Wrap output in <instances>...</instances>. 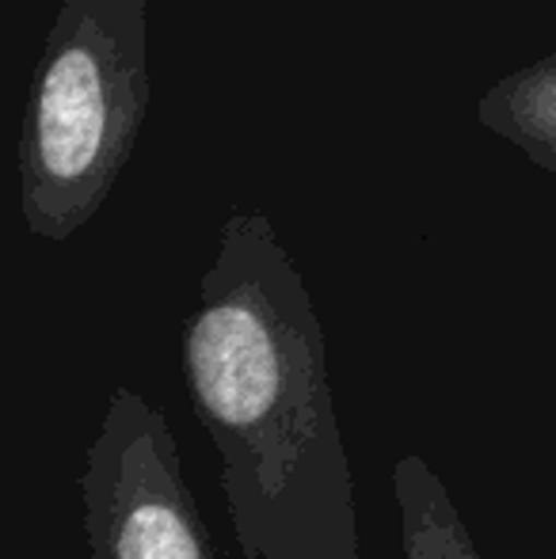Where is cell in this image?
I'll return each mask as SVG.
<instances>
[{
  "label": "cell",
  "mask_w": 556,
  "mask_h": 559,
  "mask_svg": "<svg viewBox=\"0 0 556 559\" xmlns=\"http://www.w3.org/2000/svg\"><path fill=\"white\" fill-rule=\"evenodd\" d=\"M184 381L240 559H363L317 301L260 210L217 233L184 324Z\"/></svg>",
  "instance_id": "obj_1"
},
{
  "label": "cell",
  "mask_w": 556,
  "mask_h": 559,
  "mask_svg": "<svg viewBox=\"0 0 556 559\" xmlns=\"http://www.w3.org/2000/svg\"><path fill=\"white\" fill-rule=\"evenodd\" d=\"M145 115V0H61L31 73L15 153L31 236L61 243L99 214Z\"/></svg>",
  "instance_id": "obj_2"
},
{
  "label": "cell",
  "mask_w": 556,
  "mask_h": 559,
  "mask_svg": "<svg viewBox=\"0 0 556 559\" xmlns=\"http://www.w3.org/2000/svg\"><path fill=\"white\" fill-rule=\"evenodd\" d=\"M88 559H214L168 415L115 389L81 472Z\"/></svg>",
  "instance_id": "obj_3"
},
{
  "label": "cell",
  "mask_w": 556,
  "mask_h": 559,
  "mask_svg": "<svg viewBox=\"0 0 556 559\" xmlns=\"http://www.w3.org/2000/svg\"><path fill=\"white\" fill-rule=\"evenodd\" d=\"M476 118L556 176V53L499 76L476 104Z\"/></svg>",
  "instance_id": "obj_4"
},
{
  "label": "cell",
  "mask_w": 556,
  "mask_h": 559,
  "mask_svg": "<svg viewBox=\"0 0 556 559\" xmlns=\"http://www.w3.org/2000/svg\"><path fill=\"white\" fill-rule=\"evenodd\" d=\"M393 495L404 559H481L450 491L423 456L409 453L393 464Z\"/></svg>",
  "instance_id": "obj_5"
}]
</instances>
